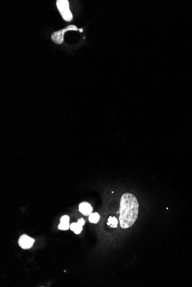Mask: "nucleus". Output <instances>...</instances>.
Here are the masks:
<instances>
[{"label": "nucleus", "instance_id": "f257e3e1", "mask_svg": "<svg viewBox=\"0 0 192 287\" xmlns=\"http://www.w3.org/2000/svg\"><path fill=\"white\" fill-rule=\"evenodd\" d=\"M139 204L136 197L132 194L125 193L120 200V224L123 229L133 225L138 216Z\"/></svg>", "mask_w": 192, "mask_h": 287}, {"label": "nucleus", "instance_id": "f03ea898", "mask_svg": "<svg viewBox=\"0 0 192 287\" xmlns=\"http://www.w3.org/2000/svg\"><path fill=\"white\" fill-rule=\"evenodd\" d=\"M57 7L64 21L71 22L73 20V16L70 9L69 2L67 0H58L57 1Z\"/></svg>", "mask_w": 192, "mask_h": 287}, {"label": "nucleus", "instance_id": "7ed1b4c3", "mask_svg": "<svg viewBox=\"0 0 192 287\" xmlns=\"http://www.w3.org/2000/svg\"><path fill=\"white\" fill-rule=\"evenodd\" d=\"M79 29L78 28L75 26L74 25H70L64 29L56 31L54 32L51 36V39L52 41L54 42L57 44H61L63 43L64 41V33L66 32L69 31H77Z\"/></svg>", "mask_w": 192, "mask_h": 287}, {"label": "nucleus", "instance_id": "20e7f679", "mask_svg": "<svg viewBox=\"0 0 192 287\" xmlns=\"http://www.w3.org/2000/svg\"><path fill=\"white\" fill-rule=\"evenodd\" d=\"M19 246L23 249H28L31 248L34 243L35 239L29 237L27 234H22L21 236L18 241Z\"/></svg>", "mask_w": 192, "mask_h": 287}, {"label": "nucleus", "instance_id": "39448f33", "mask_svg": "<svg viewBox=\"0 0 192 287\" xmlns=\"http://www.w3.org/2000/svg\"><path fill=\"white\" fill-rule=\"evenodd\" d=\"M93 210L92 207L86 202H81L79 205V211L84 216H90Z\"/></svg>", "mask_w": 192, "mask_h": 287}, {"label": "nucleus", "instance_id": "423d86ee", "mask_svg": "<svg viewBox=\"0 0 192 287\" xmlns=\"http://www.w3.org/2000/svg\"><path fill=\"white\" fill-rule=\"evenodd\" d=\"M70 218L68 216H64L60 219V224L58 225V229L62 230H67L70 227L69 225Z\"/></svg>", "mask_w": 192, "mask_h": 287}, {"label": "nucleus", "instance_id": "0eeeda50", "mask_svg": "<svg viewBox=\"0 0 192 287\" xmlns=\"http://www.w3.org/2000/svg\"><path fill=\"white\" fill-rule=\"evenodd\" d=\"M70 228L71 230H73L76 234H78L81 233L82 230V226L77 223H73L70 225Z\"/></svg>", "mask_w": 192, "mask_h": 287}, {"label": "nucleus", "instance_id": "6e6552de", "mask_svg": "<svg viewBox=\"0 0 192 287\" xmlns=\"http://www.w3.org/2000/svg\"><path fill=\"white\" fill-rule=\"evenodd\" d=\"M100 215L97 213H91L89 216V220L90 223H97L100 220Z\"/></svg>", "mask_w": 192, "mask_h": 287}, {"label": "nucleus", "instance_id": "1a4fd4ad", "mask_svg": "<svg viewBox=\"0 0 192 287\" xmlns=\"http://www.w3.org/2000/svg\"><path fill=\"white\" fill-rule=\"evenodd\" d=\"M118 220L116 218L113 217H109L108 219V222L107 223L108 225L111 226L113 227H116L117 226Z\"/></svg>", "mask_w": 192, "mask_h": 287}, {"label": "nucleus", "instance_id": "9d476101", "mask_svg": "<svg viewBox=\"0 0 192 287\" xmlns=\"http://www.w3.org/2000/svg\"><path fill=\"white\" fill-rule=\"evenodd\" d=\"M79 224H80L81 225L83 226L84 224H85V220L83 219V218H81V219H79L78 222H77Z\"/></svg>", "mask_w": 192, "mask_h": 287}, {"label": "nucleus", "instance_id": "9b49d317", "mask_svg": "<svg viewBox=\"0 0 192 287\" xmlns=\"http://www.w3.org/2000/svg\"><path fill=\"white\" fill-rule=\"evenodd\" d=\"M79 31H80V32H83V29H79Z\"/></svg>", "mask_w": 192, "mask_h": 287}]
</instances>
